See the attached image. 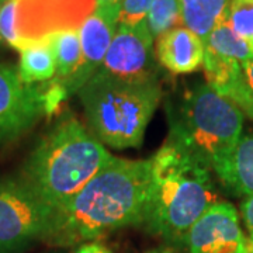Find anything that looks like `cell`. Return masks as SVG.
Returning <instances> with one entry per match:
<instances>
[{"label":"cell","mask_w":253,"mask_h":253,"mask_svg":"<svg viewBox=\"0 0 253 253\" xmlns=\"http://www.w3.org/2000/svg\"><path fill=\"white\" fill-rule=\"evenodd\" d=\"M156 56L170 72L191 73L203 66L204 42L187 27H176L158 38Z\"/></svg>","instance_id":"obj_12"},{"label":"cell","mask_w":253,"mask_h":253,"mask_svg":"<svg viewBox=\"0 0 253 253\" xmlns=\"http://www.w3.org/2000/svg\"><path fill=\"white\" fill-rule=\"evenodd\" d=\"M54 51L56 62V81L61 84L72 78L82 62L79 30H63L45 37Z\"/></svg>","instance_id":"obj_16"},{"label":"cell","mask_w":253,"mask_h":253,"mask_svg":"<svg viewBox=\"0 0 253 253\" xmlns=\"http://www.w3.org/2000/svg\"><path fill=\"white\" fill-rule=\"evenodd\" d=\"M56 73V62L51 44L45 37L26 41L20 49L18 75L24 83L36 84L51 81Z\"/></svg>","instance_id":"obj_13"},{"label":"cell","mask_w":253,"mask_h":253,"mask_svg":"<svg viewBox=\"0 0 253 253\" xmlns=\"http://www.w3.org/2000/svg\"><path fill=\"white\" fill-rule=\"evenodd\" d=\"M155 0H123L118 24L123 26H136L146 20L149 9L152 7Z\"/></svg>","instance_id":"obj_22"},{"label":"cell","mask_w":253,"mask_h":253,"mask_svg":"<svg viewBox=\"0 0 253 253\" xmlns=\"http://www.w3.org/2000/svg\"><path fill=\"white\" fill-rule=\"evenodd\" d=\"M96 10V0H18L17 31L24 41L63 30H79Z\"/></svg>","instance_id":"obj_9"},{"label":"cell","mask_w":253,"mask_h":253,"mask_svg":"<svg viewBox=\"0 0 253 253\" xmlns=\"http://www.w3.org/2000/svg\"><path fill=\"white\" fill-rule=\"evenodd\" d=\"M183 23L180 0H155L146 16V24L154 38H159Z\"/></svg>","instance_id":"obj_18"},{"label":"cell","mask_w":253,"mask_h":253,"mask_svg":"<svg viewBox=\"0 0 253 253\" xmlns=\"http://www.w3.org/2000/svg\"><path fill=\"white\" fill-rule=\"evenodd\" d=\"M226 21L253 54V0H229Z\"/></svg>","instance_id":"obj_20"},{"label":"cell","mask_w":253,"mask_h":253,"mask_svg":"<svg viewBox=\"0 0 253 253\" xmlns=\"http://www.w3.org/2000/svg\"><path fill=\"white\" fill-rule=\"evenodd\" d=\"M91 134L111 148H138L159 104L158 78L124 81L97 72L78 90Z\"/></svg>","instance_id":"obj_4"},{"label":"cell","mask_w":253,"mask_h":253,"mask_svg":"<svg viewBox=\"0 0 253 253\" xmlns=\"http://www.w3.org/2000/svg\"><path fill=\"white\" fill-rule=\"evenodd\" d=\"M184 27L191 30L203 42L221 21L226 20L229 0H180Z\"/></svg>","instance_id":"obj_15"},{"label":"cell","mask_w":253,"mask_h":253,"mask_svg":"<svg viewBox=\"0 0 253 253\" xmlns=\"http://www.w3.org/2000/svg\"><path fill=\"white\" fill-rule=\"evenodd\" d=\"M152 42L146 20L132 27L118 24L99 71L124 81L156 79Z\"/></svg>","instance_id":"obj_8"},{"label":"cell","mask_w":253,"mask_h":253,"mask_svg":"<svg viewBox=\"0 0 253 253\" xmlns=\"http://www.w3.org/2000/svg\"><path fill=\"white\" fill-rule=\"evenodd\" d=\"M3 1H4V0H0V6H1V3H3ZM1 41H3V40H1V36H0V42H1Z\"/></svg>","instance_id":"obj_28"},{"label":"cell","mask_w":253,"mask_h":253,"mask_svg":"<svg viewBox=\"0 0 253 253\" xmlns=\"http://www.w3.org/2000/svg\"><path fill=\"white\" fill-rule=\"evenodd\" d=\"M111 158L103 142L72 113H65L30 155L23 181L55 212Z\"/></svg>","instance_id":"obj_3"},{"label":"cell","mask_w":253,"mask_h":253,"mask_svg":"<svg viewBox=\"0 0 253 253\" xmlns=\"http://www.w3.org/2000/svg\"><path fill=\"white\" fill-rule=\"evenodd\" d=\"M54 210L23 180L0 181V249L10 251L42 236L46 238Z\"/></svg>","instance_id":"obj_6"},{"label":"cell","mask_w":253,"mask_h":253,"mask_svg":"<svg viewBox=\"0 0 253 253\" xmlns=\"http://www.w3.org/2000/svg\"><path fill=\"white\" fill-rule=\"evenodd\" d=\"M152 159V181L142 224L155 235L183 242L218 196L210 169L180 146L166 142Z\"/></svg>","instance_id":"obj_2"},{"label":"cell","mask_w":253,"mask_h":253,"mask_svg":"<svg viewBox=\"0 0 253 253\" xmlns=\"http://www.w3.org/2000/svg\"><path fill=\"white\" fill-rule=\"evenodd\" d=\"M204 46L224 56L234 58L242 63L246 59L252 58L248 44L235 33V30L229 26V23L224 20L214 28L204 42Z\"/></svg>","instance_id":"obj_17"},{"label":"cell","mask_w":253,"mask_h":253,"mask_svg":"<svg viewBox=\"0 0 253 253\" xmlns=\"http://www.w3.org/2000/svg\"><path fill=\"white\" fill-rule=\"evenodd\" d=\"M248 253H253V235H249L248 239Z\"/></svg>","instance_id":"obj_26"},{"label":"cell","mask_w":253,"mask_h":253,"mask_svg":"<svg viewBox=\"0 0 253 253\" xmlns=\"http://www.w3.org/2000/svg\"><path fill=\"white\" fill-rule=\"evenodd\" d=\"M241 212L244 217L245 225L249 229V235H253V194L246 196L241 204Z\"/></svg>","instance_id":"obj_24"},{"label":"cell","mask_w":253,"mask_h":253,"mask_svg":"<svg viewBox=\"0 0 253 253\" xmlns=\"http://www.w3.org/2000/svg\"><path fill=\"white\" fill-rule=\"evenodd\" d=\"M46 114L44 90L21 81L17 69L0 65V144L21 135Z\"/></svg>","instance_id":"obj_7"},{"label":"cell","mask_w":253,"mask_h":253,"mask_svg":"<svg viewBox=\"0 0 253 253\" xmlns=\"http://www.w3.org/2000/svg\"><path fill=\"white\" fill-rule=\"evenodd\" d=\"M117 20L93 11L79 28L82 45V62L72 78L62 84L68 96L78 91L97 72L109 51V46L117 31Z\"/></svg>","instance_id":"obj_11"},{"label":"cell","mask_w":253,"mask_h":253,"mask_svg":"<svg viewBox=\"0 0 253 253\" xmlns=\"http://www.w3.org/2000/svg\"><path fill=\"white\" fill-rule=\"evenodd\" d=\"M219 179L235 194H253V134L241 136Z\"/></svg>","instance_id":"obj_14"},{"label":"cell","mask_w":253,"mask_h":253,"mask_svg":"<svg viewBox=\"0 0 253 253\" xmlns=\"http://www.w3.org/2000/svg\"><path fill=\"white\" fill-rule=\"evenodd\" d=\"M17 3L18 0H4L0 6V36L1 40L20 51L24 40L17 31Z\"/></svg>","instance_id":"obj_21"},{"label":"cell","mask_w":253,"mask_h":253,"mask_svg":"<svg viewBox=\"0 0 253 253\" xmlns=\"http://www.w3.org/2000/svg\"><path fill=\"white\" fill-rule=\"evenodd\" d=\"M76 253H111V251L107 246L99 244V242H90V244L82 245Z\"/></svg>","instance_id":"obj_25"},{"label":"cell","mask_w":253,"mask_h":253,"mask_svg":"<svg viewBox=\"0 0 253 253\" xmlns=\"http://www.w3.org/2000/svg\"><path fill=\"white\" fill-rule=\"evenodd\" d=\"M190 253H248L238 212L229 203L210 207L186 236Z\"/></svg>","instance_id":"obj_10"},{"label":"cell","mask_w":253,"mask_h":253,"mask_svg":"<svg viewBox=\"0 0 253 253\" xmlns=\"http://www.w3.org/2000/svg\"><path fill=\"white\" fill-rule=\"evenodd\" d=\"M121 4L123 0H96V11L118 21Z\"/></svg>","instance_id":"obj_23"},{"label":"cell","mask_w":253,"mask_h":253,"mask_svg":"<svg viewBox=\"0 0 253 253\" xmlns=\"http://www.w3.org/2000/svg\"><path fill=\"white\" fill-rule=\"evenodd\" d=\"M152 253H172L170 249H166V251H162V252H152Z\"/></svg>","instance_id":"obj_27"},{"label":"cell","mask_w":253,"mask_h":253,"mask_svg":"<svg viewBox=\"0 0 253 253\" xmlns=\"http://www.w3.org/2000/svg\"><path fill=\"white\" fill-rule=\"evenodd\" d=\"M152 181V159L113 156L63 207L46 235L56 245H76L126 225H141Z\"/></svg>","instance_id":"obj_1"},{"label":"cell","mask_w":253,"mask_h":253,"mask_svg":"<svg viewBox=\"0 0 253 253\" xmlns=\"http://www.w3.org/2000/svg\"><path fill=\"white\" fill-rule=\"evenodd\" d=\"M169 142L180 146L219 177L242 136L244 113L207 83L190 90L170 111Z\"/></svg>","instance_id":"obj_5"},{"label":"cell","mask_w":253,"mask_h":253,"mask_svg":"<svg viewBox=\"0 0 253 253\" xmlns=\"http://www.w3.org/2000/svg\"><path fill=\"white\" fill-rule=\"evenodd\" d=\"M241 66L242 73L226 91L225 99L235 103L242 113L253 120V56L241 63Z\"/></svg>","instance_id":"obj_19"}]
</instances>
